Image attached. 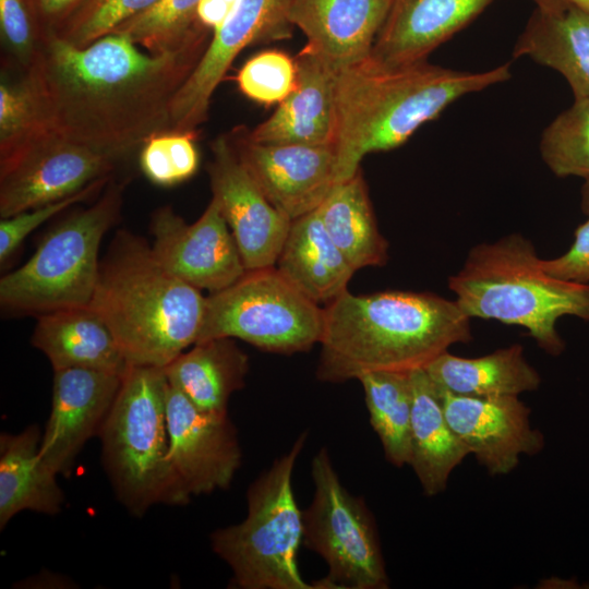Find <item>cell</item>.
Returning a JSON list of instances; mask_svg holds the SVG:
<instances>
[{
    "label": "cell",
    "instance_id": "cell-14",
    "mask_svg": "<svg viewBox=\"0 0 589 589\" xmlns=\"http://www.w3.org/2000/svg\"><path fill=\"white\" fill-rule=\"evenodd\" d=\"M213 197L235 238L245 269L275 266L291 220L277 211L241 161L230 135L211 143Z\"/></svg>",
    "mask_w": 589,
    "mask_h": 589
},
{
    "label": "cell",
    "instance_id": "cell-37",
    "mask_svg": "<svg viewBox=\"0 0 589 589\" xmlns=\"http://www.w3.org/2000/svg\"><path fill=\"white\" fill-rule=\"evenodd\" d=\"M1 39L26 71L34 61L46 32L32 0H0Z\"/></svg>",
    "mask_w": 589,
    "mask_h": 589
},
{
    "label": "cell",
    "instance_id": "cell-39",
    "mask_svg": "<svg viewBox=\"0 0 589 589\" xmlns=\"http://www.w3.org/2000/svg\"><path fill=\"white\" fill-rule=\"evenodd\" d=\"M541 265L550 276L578 284L589 283V216L575 231L570 248L561 256L542 260Z\"/></svg>",
    "mask_w": 589,
    "mask_h": 589
},
{
    "label": "cell",
    "instance_id": "cell-18",
    "mask_svg": "<svg viewBox=\"0 0 589 589\" xmlns=\"http://www.w3.org/2000/svg\"><path fill=\"white\" fill-rule=\"evenodd\" d=\"M122 376L84 368L55 371L51 410L39 452L58 476L69 477L86 442L99 435Z\"/></svg>",
    "mask_w": 589,
    "mask_h": 589
},
{
    "label": "cell",
    "instance_id": "cell-28",
    "mask_svg": "<svg viewBox=\"0 0 589 589\" xmlns=\"http://www.w3.org/2000/svg\"><path fill=\"white\" fill-rule=\"evenodd\" d=\"M424 370L438 388L464 396H519L541 385L539 372L519 344L477 358L445 351Z\"/></svg>",
    "mask_w": 589,
    "mask_h": 589
},
{
    "label": "cell",
    "instance_id": "cell-35",
    "mask_svg": "<svg viewBox=\"0 0 589 589\" xmlns=\"http://www.w3.org/2000/svg\"><path fill=\"white\" fill-rule=\"evenodd\" d=\"M239 89L263 105L284 101L298 85L294 58L278 50H267L250 58L237 75Z\"/></svg>",
    "mask_w": 589,
    "mask_h": 589
},
{
    "label": "cell",
    "instance_id": "cell-11",
    "mask_svg": "<svg viewBox=\"0 0 589 589\" xmlns=\"http://www.w3.org/2000/svg\"><path fill=\"white\" fill-rule=\"evenodd\" d=\"M121 160L47 129L0 159V216L7 218L73 195L110 178Z\"/></svg>",
    "mask_w": 589,
    "mask_h": 589
},
{
    "label": "cell",
    "instance_id": "cell-27",
    "mask_svg": "<svg viewBox=\"0 0 589 589\" xmlns=\"http://www.w3.org/2000/svg\"><path fill=\"white\" fill-rule=\"evenodd\" d=\"M168 383L204 411L227 413L230 396L244 386L249 357L233 338L195 342L164 368Z\"/></svg>",
    "mask_w": 589,
    "mask_h": 589
},
{
    "label": "cell",
    "instance_id": "cell-36",
    "mask_svg": "<svg viewBox=\"0 0 589 589\" xmlns=\"http://www.w3.org/2000/svg\"><path fill=\"white\" fill-rule=\"evenodd\" d=\"M46 129L35 97L23 77L21 82L0 84V159L9 156Z\"/></svg>",
    "mask_w": 589,
    "mask_h": 589
},
{
    "label": "cell",
    "instance_id": "cell-42",
    "mask_svg": "<svg viewBox=\"0 0 589 589\" xmlns=\"http://www.w3.org/2000/svg\"><path fill=\"white\" fill-rule=\"evenodd\" d=\"M581 208L589 216V178L581 188Z\"/></svg>",
    "mask_w": 589,
    "mask_h": 589
},
{
    "label": "cell",
    "instance_id": "cell-21",
    "mask_svg": "<svg viewBox=\"0 0 589 589\" xmlns=\"http://www.w3.org/2000/svg\"><path fill=\"white\" fill-rule=\"evenodd\" d=\"M392 0H292L289 21L337 71L371 56Z\"/></svg>",
    "mask_w": 589,
    "mask_h": 589
},
{
    "label": "cell",
    "instance_id": "cell-43",
    "mask_svg": "<svg viewBox=\"0 0 589 589\" xmlns=\"http://www.w3.org/2000/svg\"><path fill=\"white\" fill-rule=\"evenodd\" d=\"M569 3L575 7L589 13V0H567Z\"/></svg>",
    "mask_w": 589,
    "mask_h": 589
},
{
    "label": "cell",
    "instance_id": "cell-5",
    "mask_svg": "<svg viewBox=\"0 0 589 589\" xmlns=\"http://www.w3.org/2000/svg\"><path fill=\"white\" fill-rule=\"evenodd\" d=\"M448 288L470 318L524 327L554 357L565 349L557 321L568 315L589 321V284L550 276L532 242L520 233L474 245Z\"/></svg>",
    "mask_w": 589,
    "mask_h": 589
},
{
    "label": "cell",
    "instance_id": "cell-25",
    "mask_svg": "<svg viewBox=\"0 0 589 589\" xmlns=\"http://www.w3.org/2000/svg\"><path fill=\"white\" fill-rule=\"evenodd\" d=\"M412 390L410 465L425 496L445 491L470 449L449 425L437 388L424 369L410 372Z\"/></svg>",
    "mask_w": 589,
    "mask_h": 589
},
{
    "label": "cell",
    "instance_id": "cell-20",
    "mask_svg": "<svg viewBox=\"0 0 589 589\" xmlns=\"http://www.w3.org/2000/svg\"><path fill=\"white\" fill-rule=\"evenodd\" d=\"M294 60L297 88L247 136L263 144H334L337 70L306 46Z\"/></svg>",
    "mask_w": 589,
    "mask_h": 589
},
{
    "label": "cell",
    "instance_id": "cell-15",
    "mask_svg": "<svg viewBox=\"0 0 589 589\" xmlns=\"http://www.w3.org/2000/svg\"><path fill=\"white\" fill-rule=\"evenodd\" d=\"M166 413L169 458L190 495L228 489L242 462L228 413L201 410L169 383Z\"/></svg>",
    "mask_w": 589,
    "mask_h": 589
},
{
    "label": "cell",
    "instance_id": "cell-34",
    "mask_svg": "<svg viewBox=\"0 0 589 589\" xmlns=\"http://www.w3.org/2000/svg\"><path fill=\"white\" fill-rule=\"evenodd\" d=\"M194 134L164 132L148 139L140 154V167L145 177L160 187L190 179L200 161Z\"/></svg>",
    "mask_w": 589,
    "mask_h": 589
},
{
    "label": "cell",
    "instance_id": "cell-10",
    "mask_svg": "<svg viewBox=\"0 0 589 589\" xmlns=\"http://www.w3.org/2000/svg\"><path fill=\"white\" fill-rule=\"evenodd\" d=\"M314 495L302 512L303 544L327 564L316 589H386L385 568L374 517L363 498L341 483L322 447L311 461Z\"/></svg>",
    "mask_w": 589,
    "mask_h": 589
},
{
    "label": "cell",
    "instance_id": "cell-24",
    "mask_svg": "<svg viewBox=\"0 0 589 589\" xmlns=\"http://www.w3.org/2000/svg\"><path fill=\"white\" fill-rule=\"evenodd\" d=\"M275 267L309 299L327 304L356 272L325 230L317 208L291 221Z\"/></svg>",
    "mask_w": 589,
    "mask_h": 589
},
{
    "label": "cell",
    "instance_id": "cell-8",
    "mask_svg": "<svg viewBox=\"0 0 589 589\" xmlns=\"http://www.w3.org/2000/svg\"><path fill=\"white\" fill-rule=\"evenodd\" d=\"M124 183L112 182L88 207L53 227L33 255L0 279V304L16 315L87 306L98 281L99 248L117 223Z\"/></svg>",
    "mask_w": 589,
    "mask_h": 589
},
{
    "label": "cell",
    "instance_id": "cell-12",
    "mask_svg": "<svg viewBox=\"0 0 589 589\" xmlns=\"http://www.w3.org/2000/svg\"><path fill=\"white\" fill-rule=\"evenodd\" d=\"M292 0H237L170 104V132L195 133L206 121L214 92L247 46L290 36Z\"/></svg>",
    "mask_w": 589,
    "mask_h": 589
},
{
    "label": "cell",
    "instance_id": "cell-13",
    "mask_svg": "<svg viewBox=\"0 0 589 589\" xmlns=\"http://www.w3.org/2000/svg\"><path fill=\"white\" fill-rule=\"evenodd\" d=\"M152 252L172 275L209 293L236 283L244 273L240 251L212 197L201 217L187 224L171 206L158 207L152 215Z\"/></svg>",
    "mask_w": 589,
    "mask_h": 589
},
{
    "label": "cell",
    "instance_id": "cell-30",
    "mask_svg": "<svg viewBox=\"0 0 589 589\" xmlns=\"http://www.w3.org/2000/svg\"><path fill=\"white\" fill-rule=\"evenodd\" d=\"M370 423L382 444L386 460L410 465L412 390L410 372L374 371L358 377Z\"/></svg>",
    "mask_w": 589,
    "mask_h": 589
},
{
    "label": "cell",
    "instance_id": "cell-4",
    "mask_svg": "<svg viewBox=\"0 0 589 589\" xmlns=\"http://www.w3.org/2000/svg\"><path fill=\"white\" fill-rule=\"evenodd\" d=\"M89 306L129 365L165 368L197 341L206 297L168 272L145 240L120 230L100 261Z\"/></svg>",
    "mask_w": 589,
    "mask_h": 589
},
{
    "label": "cell",
    "instance_id": "cell-22",
    "mask_svg": "<svg viewBox=\"0 0 589 589\" xmlns=\"http://www.w3.org/2000/svg\"><path fill=\"white\" fill-rule=\"evenodd\" d=\"M36 317L31 342L53 371L84 368L123 375L128 370L113 333L92 306L60 309Z\"/></svg>",
    "mask_w": 589,
    "mask_h": 589
},
{
    "label": "cell",
    "instance_id": "cell-26",
    "mask_svg": "<svg viewBox=\"0 0 589 589\" xmlns=\"http://www.w3.org/2000/svg\"><path fill=\"white\" fill-rule=\"evenodd\" d=\"M36 424L0 435V529L22 510L57 515L64 503L58 474L43 459Z\"/></svg>",
    "mask_w": 589,
    "mask_h": 589
},
{
    "label": "cell",
    "instance_id": "cell-19",
    "mask_svg": "<svg viewBox=\"0 0 589 589\" xmlns=\"http://www.w3.org/2000/svg\"><path fill=\"white\" fill-rule=\"evenodd\" d=\"M493 0H392L371 58L401 65L425 61L440 45L473 21ZM556 10L567 0H532Z\"/></svg>",
    "mask_w": 589,
    "mask_h": 589
},
{
    "label": "cell",
    "instance_id": "cell-29",
    "mask_svg": "<svg viewBox=\"0 0 589 589\" xmlns=\"http://www.w3.org/2000/svg\"><path fill=\"white\" fill-rule=\"evenodd\" d=\"M317 212L328 236L354 271L387 262L388 243L377 228L361 169L337 183Z\"/></svg>",
    "mask_w": 589,
    "mask_h": 589
},
{
    "label": "cell",
    "instance_id": "cell-9",
    "mask_svg": "<svg viewBox=\"0 0 589 589\" xmlns=\"http://www.w3.org/2000/svg\"><path fill=\"white\" fill-rule=\"evenodd\" d=\"M323 308L275 267L247 269L229 287L209 293L197 341L238 338L264 351L291 354L320 344Z\"/></svg>",
    "mask_w": 589,
    "mask_h": 589
},
{
    "label": "cell",
    "instance_id": "cell-33",
    "mask_svg": "<svg viewBox=\"0 0 589 589\" xmlns=\"http://www.w3.org/2000/svg\"><path fill=\"white\" fill-rule=\"evenodd\" d=\"M157 1L83 0L51 33L74 47L84 48Z\"/></svg>",
    "mask_w": 589,
    "mask_h": 589
},
{
    "label": "cell",
    "instance_id": "cell-2",
    "mask_svg": "<svg viewBox=\"0 0 589 589\" xmlns=\"http://www.w3.org/2000/svg\"><path fill=\"white\" fill-rule=\"evenodd\" d=\"M470 320L455 300L435 293L346 290L323 308L316 376L342 383L368 372L425 369L472 339Z\"/></svg>",
    "mask_w": 589,
    "mask_h": 589
},
{
    "label": "cell",
    "instance_id": "cell-31",
    "mask_svg": "<svg viewBox=\"0 0 589 589\" xmlns=\"http://www.w3.org/2000/svg\"><path fill=\"white\" fill-rule=\"evenodd\" d=\"M200 0H158L147 10L121 23L112 33L128 36L151 53H163L180 48L211 31L200 25Z\"/></svg>",
    "mask_w": 589,
    "mask_h": 589
},
{
    "label": "cell",
    "instance_id": "cell-23",
    "mask_svg": "<svg viewBox=\"0 0 589 589\" xmlns=\"http://www.w3.org/2000/svg\"><path fill=\"white\" fill-rule=\"evenodd\" d=\"M513 56L557 71L575 98L589 97V13L569 2L556 10L537 8Z\"/></svg>",
    "mask_w": 589,
    "mask_h": 589
},
{
    "label": "cell",
    "instance_id": "cell-41",
    "mask_svg": "<svg viewBox=\"0 0 589 589\" xmlns=\"http://www.w3.org/2000/svg\"><path fill=\"white\" fill-rule=\"evenodd\" d=\"M237 0H200L197 21L204 28L214 32L229 15Z\"/></svg>",
    "mask_w": 589,
    "mask_h": 589
},
{
    "label": "cell",
    "instance_id": "cell-3",
    "mask_svg": "<svg viewBox=\"0 0 589 589\" xmlns=\"http://www.w3.org/2000/svg\"><path fill=\"white\" fill-rule=\"evenodd\" d=\"M509 77L508 63L468 72L426 60L389 65L371 56L338 70L334 140L337 183L354 176L365 155L402 145L458 98Z\"/></svg>",
    "mask_w": 589,
    "mask_h": 589
},
{
    "label": "cell",
    "instance_id": "cell-16",
    "mask_svg": "<svg viewBox=\"0 0 589 589\" xmlns=\"http://www.w3.org/2000/svg\"><path fill=\"white\" fill-rule=\"evenodd\" d=\"M230 136L257 187L291 221L318 208L337 184L334 144L256 143L240 128Z\"/></svg>",
    "mask_w": 589,
    "mask_h": 589
},
{
    "label": "cell",
    "instance_id": "cell-7",
    "mask_svg": "<svg viewBox=\"0 0 589 589\" xmlns=\"http://www.w3.org/2000/svg\"><path fill=\"white\" fill-rule=\"evenodd\" d=\"M306 441L303 432L248 489L247 517L212 532L211 545L232 572L231 587L240 589H316L298 568L303 542V517L292 474Z\"/></svg>",
    "mask_w": 589,
    "mask_h": 589
},
{
    "label": "cell",
    "instance_id": "cell-38",
    "mask_svg": "<svg viewBox=\"0 0 589 589\" xmlns=\"http://www.w3.org/2000/svg\"><path fill=\"white\" fill-rule=\"evenodd\" d=\"M110 178L99 179L80 192L65 199L27 209L0 221V262L3 264L17 250L25 238L41 224L63 212L68 207L81 203L97 194L108 184Z\"/></svg>",
    "mask_w": 589,
    "mask_h": 589
},
{
    "label": "cell",
    "instance_id": "cell-17",
    "mask_svg": "<svg viewBox=\"0 0 589 589\" xmlns=\"http://www.w3.org/2000/svg\"><path fill=\"white\" fill-rule=\"evenodd\" d=\"M436 388L449 425L489 474H507L522 455L543 449L544 436L531 425V409L518 396H464Z\"/></svg>",
    "mask_w": 589,
    "mask_h": 589
},
{
    "label": "cell",
    "instance_id": "cell-32",
    "mask_svg": "<svg viewBox=\"0 0 589 589\" xmlns=\"http://www.w3.org/2000/svg\"><path fill=\"white\" fill-rule=\"evenodd\" d=\"M540 154L557 177L589 178V97L575 98L544 129Z\"/></svg>",
    "mask_w": 589,
    "mask_h": 589
},
{
    "label": "cell",
    "instance_id": "cell-1",
    "mask_svg": "<svg viewBox=\"0 0 589 589\" xmlns=\"http://www.w3.org/2000/svg\"><path fill=\"white\" fill-rule=\"evenodd\" d=\"M208 43L151 53L120 33L79 48L47 32L23 77L47 130L123 160L170 132L171 100Z\"/></svg>",
    "mask_w": 589,
    "mask_h": 589
},
{
    "label": "cell",
    "instance_id": "cell-40",
    "mask_svg": "<svg viewBox=\"0 0 589 589\" xmlns=\"http://www.w3.org/2000/svg\"><path fill=\"white\" fill-rule=\"evenodd\" d=\"M44 31H53L83 0H32Z\"/></svg>",
    "mask_w": 589,
    "mask_h": 589
},
{
    "label": "cell",
    "instance_id": "cell-6",
    "mask_svg": "<svg viewBox=\"0 0 589 589\" xmlns=\"http://www.w3.org/2000/svg\"><path fill=\"white\" fill-rule=\"evenodd\" d=\"M167 388L164 368L129 365L98 435L115 494L136 517L191 500L169 458Z\"/></svg>",
    "mask_w": 589,
    "mask_h": 589
}]
</instances>
